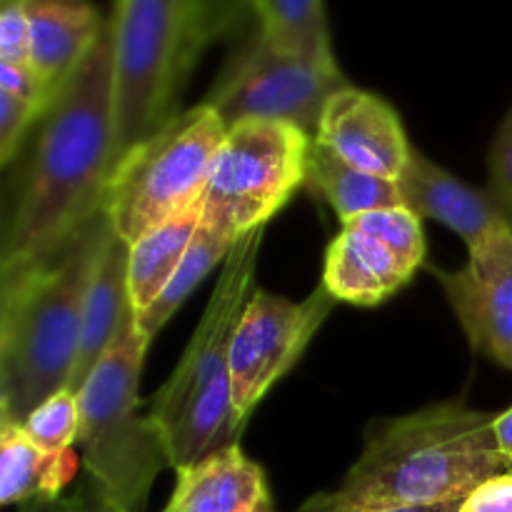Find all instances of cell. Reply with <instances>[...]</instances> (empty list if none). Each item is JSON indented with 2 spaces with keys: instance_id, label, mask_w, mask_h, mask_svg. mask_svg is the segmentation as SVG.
<instances>
[{
  "instance_id": "cell-20",
  "label": "cell",
  "mask_w": 512,
  "mask_h": 512,
  "mask_svg": "<svg viewBox=\"0 0 512 512\" xmlns=\"http://www.w3.org/2000/svg\"><path fill=\"white\" fill-rule=\"evenodd\" d=\"M200 220H203V203L130 245L128 288L135 313L153 305L170 283L198 233Z\"/></svg>"
},
{
  "instance_id": "cell-30",
  "label": "cell",
  "mask_w": 512,
  "mask_h": 512,
  "mask_svg": "<svg viewBox=\"0 0 512 512\" xmlns=\"http://www.w3.org/2000/svg\"><path fill=\"white\" fill-rule=\"evenodd\" d=\"M20 512H98L93 500L80 490L75 495H60L55 500H38V503L20 505Z\"/></svg>"
},
{
  "instance_id": "cell-8",
  "label": "cell",
  "mask_w": 512,
  "mask_h": 512,
  "mask_svg": "<svg viewBox=\"0 0 512 512\" xmlns=\"http://www.w3.org/2000/svg\"><path fill=\"white\" fill-rule=\"evenodd\" d=\"M348 85L340 65L283 53L255 33L218 75L205 103L228 128L240 120H280L315 138L328 100Z\"/></svg>"
},
{
  "instance_id": "cell-7",
  "label": "cell",
  "mask_w": 512,
  "mask_h": 512,
  "mask_svg": "<svg viewBox=\"0 0 512 512\" xmlns=\"http://www.w3.org/2000/svg\"><path fill=\"white\" fill-rule=\"evenodd\" d=\"M313 138L280 120L230 125L203 193V225L228 243L265 228L308 178Z\"/></svg>"
},
{
  "instance_id": "cell-2",
  "label": "cell",
  "mask_w": 512,
  "mask_h": 512,
  "mask_svg": "<svg viewBox=\"0 0 512 512\" xmlns=\"http://www.w3.org/2000/svg\"><path fill=\"white\" fill-rule=\"evenodd\" d=\"M495 415L468 405H430L380 425L333 493H318L308 512L430 508L465 500L495 475L512 473L493 433Z\"/></svg>"
},
{
  "instance_id": "cell-28",
  "label": "cell",
  "mask_w": 512,
  "mask_h": 512,
  "mask_svg": "<svg viewBox=\"0 0 512 512\" xmlns=\"http://www.w3.org/2000/svg\"><path fill=\"white\" fill-rule=\"evenodd\" d=\"M490 190L512 208V108L495 133L488 153Z\"/></svg>"
},
{
  "instance_id": "cell-14",
  "label": "cell",
  "mask_w": 512,
  "mask_h": 512,
  "mask_svg": "<svg viewBox=\"0 0 512 512\" xmlns=\"http://www.w3.org/2000/svg\"><path fill=\"white\" fill-rule=\"evenodd\" d=\"M163 512H275V505L265 470L233 443L175 470Z\"/></svg>"
},
{
  "instance_id": "cell-10",
  "label": "cell",
  "mask_w": 512,
  "mask_h": 512,
  "mask_svg": "<svg viewBox=\"0 0 512 512\" xmlns=\"http://www.w3.org/2000/svg\"><path fill=\"white\" fill-rule=\"evenodd\" d=\"M335 303L338 300L323 280L300 303L255 288L230 348V390L240 428H245L270 388L298 365Z\"/></svg>"
},
{
  "instance_id": "cell-31",
  "label": "cell",
  "mask_w": 512,
  "mask_h": 512,
  "mask_svg": "<svg viewBox=\"0 0 512 512\" xmlns=\"http://www.w3.org/2000/svg\"><path fill=\"white\" fill-rule=\"evenodd\" d=\"M493 433H495V443H498L500 453L512 460V408L505 410V413L495 415Z\"/></svg>"
},
{
  "instance_id": "cell-23",
  "label": "cell",
  "mask_w": 512,
  "mask_h": 512,
  "mask_svg": "<svg viewBox=\"0 0 512 512\" xmlns=\"http://www.w3.org/2000/svg\"><path fill=\"white\" fill-rule=\"evenodd\" d=\"M340 225H353V228L363 230V233L375 235L390 248L398 250L408 263L415 268H423L425 255H428V245H425V230L423 218L408 205H398V208H383L373 210V213H363L358 218L348 220Z\"/></svg>"
},
{
  "instance_id": "cell-18",
  "label": "cell",
  "mask_w": 512,
  "mask_h": 512,
  "mask_svg": "<svg viewBox=\"0 0 512 512\" xmlns=\"http://www.w3.org/2000/svg\"><path fill=\"white\" fill-rule=\"evenodd\" d=\"M73 473L70 450L48 453L30 440L23 425L0 418V503L28 505L60 498Z\"/></svg>"
},
{
  "instance_id": "cell-19",
  "label": "cell",
  "mask_w": 512,
  "mask_h": 512,
  "mask_svg": "<svg viewBox=\"0 0 512 512\" xmlns=\"http://www.w3.org/2000/svg\"><path fill=\"white\" fill-rule=\"evenodd\" d=\"M305 188L320 195L335 210L340 223H348V220L363 213H373V210L405 205L398 180L365 173V170L345 163L333 150L315 140L310 145Z\"/></svg>"
},
{
  "instance_id": "cell-25",
  "label": "cell",
  "mask_w": 512,
  "mask_h": 512,
  "mask_svg": "<svg viewBox=\"0 0 512 512\" xmlns=\"http://www.w3.org/2000/svg\"><path fill=\"white\" fill-rule=\"evenodd\" d=\"M43 110L30 100L0 90V165L8 168L18 158L25 138L43 120Z\"/></svg>"
},
{
  "instance_id": "cell-4",
  "label": "cell",
  "mask_w": 512,
  "mask_h": 512,
  "mask_svg": "<svg viewBox=\"0 0 512 512\" xmlns=\"http://www.w3.org/2000/svg\"><path fill=\"white\" fill-rule=\"evenodd\" d=\"M148 348L133 313L78 390V445L98 512H145L150 488L168 465L158 430L148 415H140V373Z\"/></svg>"
},
{
  "instance_id": "cell-21",
  "label": "cell",
  "mask_w": 512,
  "mask_h": 512,
  "mask_svg": "<svg viewBox=\"0 0 512 512\" xmlns=\"http://www.w3.org/2000/svg\"><path fill=\"white\" fill-rule=\"evenodd\" d=\"M258 33L273 48L323 65H338L325 0H255Z\"/></svg>"
},
{
  "instance_id": "cell-24",
  "label": "cell",
  "mask_w": 512,
  "mask_h": 512,
  "mask_svg": "<svg viewBox=\"0 0 512 512\" xmlns=\"http://www.w3.org/2000/svg\"><path fill=\"white\" fill-rule=\"evenodd\" d=\"M23 430L35 445H40L48 453L70 450V445L78 443L80 435L78 395L68 388L53 393L28 415Z\"/></svg>"
},
{
  "instance_id": "cell-5",
  "label": "cell",
  "mask_w": 512,
  "mask_h": 512,
  "mask_svg": "<svg viewBox=\"0 0 512 512\" xmlns=\"http://www.w3.org/2000/svg\"><path fill=\"white\" fill-rule=\"evenodd\" d=\"M108 18L120 160L180 113V95L205 48L195 0H115Z\"/></svg>"
},
{
  "instance_id": "cell-27",
  "label": "cell",
  "mask_w": 512,
  "mask_h": 512,
  "mask_svg": "<svg viewBox=\"0 0 512 512\" xmlns=\"http://www.w3.org/2000/svg\"><path fill=\"white\" fill-rule=\"evenodd\" d=\"M0 63L30 68L28 0H0Z\"/></svg>"
},
{
  "instance_id": "cell-22",
  "label": "cell",
  "mask_w": 512,
  "mask_h": 512,
  "mask_svg": "<svg viewBox=\"0 0 512 512\" xmlns=\"http://www.w3.org/2000/svg\"><path fill=\"white\" fill-rule=\"evenodd\" d=\"M235 243H228L220 235L210 233L203 225L195 233L193 243H190L188 253H185L183 263L178 265L175 275L170 278V283L165 285L163 293L155 298L153 305H148L145 310L135 313V330H138L140 338L145 343H153L155 335L168 325V320L173 318L175 310L185 303V300L193 295V290L213 273L218 265L225 263L228 253L233 250Z\"/></svg>"
},
{
  "instance_id": "cell-29",
  "label": "cell",
  "mask_w": 512,
  "mask_h": 512,
  "mask_svg": "<svg viewBox=\"0 0 512 512\" xmlns=\"http://www.w3.org/2000/svg\"><path fill=\"white\" fill-rule=\"evenodd\" d=\"M460 512H512V473L495 475L473 490Z\"/></svg>"
},
{
  "instance_id": "cell-32",
  "label": "cell",
  "mask_w": 512,
  "mask_h": 512,
  "mask_svg": "<svg viewBox=\"0 0 512 512\" xmlns=\"http://www.w3.org/2000/svg\"><path fill=\"white\" fill-rule=\"evenodd\" d=\"M463 500H455V503H443V505H430V508H383V510H365V512H460ZM298 512H308L300 508Z\"/></svg>"
},
{
  "instance_id": "cell-6",
  "label": "cell",
  "mask_w": 512,
  "mask_h": 512,
  "mask_svg": "<svg viewBox=\"0 0 512 512\" xmlns=\"http://www.w3.org/2000/svg\"><path fill=\"white\" fill-rule=\"evenodd\" d=\"M228 125L208 103L183 110L118 160L105 193L113 230L128 245L203 203Z\"/></svg>"
},
{
  "instance_id": "cell-1",
  "label": "cell",
  "mask_w": 512,
  "mask_h": 512,
  "mask_svg": "<svg viewBox=\"0 0 512 512\" xmlns=\"http://www.w3.org/2000/svg\"><path fill=\"white\" fill-rule=\"evenodd\" d=\"M0 240V275L58 253L98 210L118 165L110 18L40 120Z\"/></svg>"
},
{
  "instance_id": "cell-15",
  "label": "cell",
  "mask_w": 512,
  "mask_h": 512,
  "mask_svg": "<svg viewBox=\"0 0 512 512\" xmlns=\"http://www.w3.org/2000/svg\"><path fill=\"white\" fill-rule=\"evenodd\" d=\"M415 273L418 268L388 243L353 225H340L325 255L323 285L338 303L375 308L398 295Z\"/></svg>"
},
{
  "instance_id": "cell-12",
  "label": "cell",
  "mask_w": 512,
  "mask_h": 512,
  "mask_svg": "<svg viewBox=\"0 0 512 512\" xmlns=\"http://www.w3.org/2000/svg\"><path fill=\"white\" fill-rule=\"evenodd\" d=\"M315 143L365 173L398 180L413 155L403 120L380 95L355 85L338 90L320 115Z\"/></svg>"
},
{
  "instance_id": "cell-16",
  "label": "cell",
  "mask_w": 512,
  "mask_h": 512,
  "mask_svg": "<svg viewBox=\"0 0 512 512\" xmlns=\"http://www.w3.org/2000/svg\"><path fill=\"white\" fill-rule=\"evenodd\" d=\"M28 20L30 68L53 103L98 40L105 18L90 0H28Z\"/></svg>"
},
{
  "instance_id": "cell-3",
  "label": "cell",
  "mask_w": 512,
  "mask_h": 512,
  "mask_svg": "<svg viewBox=\"0 0 512 512\" xmlns=\"http://www.w3.org/2000/svg\"><path fill=\"white\" fill-rule=\"evenodd\" d=\"M110 233L103 208L58 253L0 275V418L23 425L40 403L68 388L85 298Z\"/></svg>"
},
{
  "instance_id": "cell-17",
  "label": "cell",
  "mask_w": 512,
  "mask_h": 512,
  "mask_svg": "<svg viewBox=\"0 0 512 512\" xmlns=\"http://www.w3.org/2000/svg\"><path fill=\"white\" fill-rule=\"evenodd\" d=\"M128 265L130 245L113 230L95 268L88 298H85L78 360H75L68 383V390H73L75 395L83 388L95 365L105 358L125 320L135 313L128 288Z\"/></svg>"
},
{
  "instance_id": "cell-9",
  "label": "cell",
  "mask_w": 512,
  "mask_h": 512,
  "mask_svg": "<svg viewBox=\"0 0 512 512\" xmlns=\"http://www.w3.org/2000/svg\"><path fill=\"white\" fill-rule=\"evenodd\" d=\"M263 235L265 228L245 233L220 265L218 283L188 348L180 355L168 383L150 400L148 418L158 435L200 398L230 388V348L245 305L255 293V268Z\"/></svg>"
},
{
  "instance_id": "cell-26",
  "label": "cell",
  "mask_w": 512,
  "mask_h": 512,
  "mask_svg": "<svg viewBox=\"0 0 512 512\" xmlns=\"http://www.w3.org/2000/svg\"><path fill=\"white\" fill-rule=\"evenodd\" d=\"M250 15H255V0H195L198 38L203 48L235 33Z\"/></svg>"
},
{
  "instance_id": "cell-11",
  "label": "cell",
  "mask_w": 512,
  "mask_h": 512,
  "mask_svg": "<svg viewBox=\"0 0 512 512\" xmlns=\"http://www.w3.org/2000/svg\"><path fill=\"white\" fill-rule=\"evenodd\" d=\"M475 353L512 373V225L468 248L458 270H435Z\"/></svg>"
},
{
  "instance_id": "cell-13",
  "label": "cell",
  "mask_w": 512,
  "mask_h": 512,
  "mask_svg": "<svg viewBox=\"0 0 512 512\" xmlns=\"http://www.w3.org/2000/svg\"><path fill=\"white\" fill-rule=\"evenodd\" d=\"M398 183L410 210H415L420 218L443 223L460 235L468 248L483 243L495 230L512 225V208L493 190L463 183L415 148Z\"/></svg>"
}]
</instances>
